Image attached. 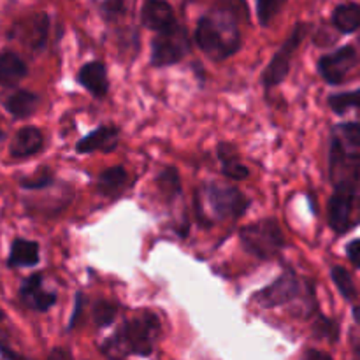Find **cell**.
Segmentation results:
<instances>
[{
  "label": "cell",
  "instance_id": "1",
  "mask_svg": "<svg viewBox=\"0 0 360 360\" xmlns=\"http://www.w3.org/2000/svg\"><path fill=\"white\" fill-rule=\"evenodd\" d=\"M160 333V320L150 311H143L125 323L108 343L102 352L108 357L118 360L127 355H150L153 352L155 340Z\"/></svg>",
  "mask_w": 360,
  "mask_h": 360
},
{
  "label": "cell",
  "instance_id": "2",
  "mask_svg": "<svg viewBox=\"0 0 360 360\" xmlns=\"http://www.w3.org/2000/svg\"><path fill=\"white\" fill-rule=\"evenodd\" d=\"M195 42L207 56L214 60L234 55L241 42L234 14L220 9L200 18L195 28Z\"/></svg>",
  "mask_w": 360,
  "mask_h": 360
},
{
  "label": "cell",
  "instance_id": "3",
  "mask_svg": "<svg viewBox=\"0 0 360 360\" xmlns=\"http://www.w3.org/2000/svg\"><path fill=\"white\" fill-rule=\"evenodd\" d=\"M329 172L336 192L357 193L360 181V150L345 146L343 143L333 137Z\"/></svg>",
  "mask_w": 360,
  "mask_h": 360
},
{
  "label": "cell",
  "instance_id": "4",
  "mask_svg": "<svg viewBox=\"0 0 360 360\" xmlns=\"http://www.w3.org/2000/svg\"><path fill=\"white\" fill-rule=\"evenodd\" d=\"M241 243L252 255L259 259H273L285 246V238L280 224L273 218H266L243 229Z\"/></svg>",
  "mask_w": 360,
  "mask_h": 360
},
{
  "label": "cell",
  "instance_id": "5",
  "mask_svg": "<svg viewBox=\"0 0 360 360\" xmlns=\"http://www.w3.org/2000/svg\"><path fill=\"white\" fill-rule=\"evenodd\" d=\"M190 51V37L181 25L158 32L151 48V63L155 67H165L178 63Z\"/></svg>",
  "mask_w": 360,
  "mask_h": 360
},
{
  "label": "cell",
  "instance_id": "6",
  "mask_svg": "<svg viewBox=\"0 0 360 360\" xmlns=\"http://www.w3.org/2000/svg\"><path fill=\"white\" fill-rule=\"evenodd\" d=\"M207 202L218 218H238L248 207V200L236 186L211 183L206 188Z\"/></svg>",
  "mask_w": 360,
  "mask_h": 360
},
{
  "label": "cell",
  "instance_id": "7",
  "mask_svg": "<svg viewBox=\"0 0 360 360\" xmlns=\"http://www.w3.org/2000/svg\"><path fill=\"white\" fill-rule=\"evenodd\" d=\"M304 27L302 25H297L292 32L290 37L285 41V44L278 49V53L274 55V58L271 60V63L267 65L266 72L262 76V83L266 84L267 88L278 86L285 77L288 76V70H290V62L294 58L295 51H297L299 44L304 39Z\"/></svg>",
  "mask_w": 360,
  "mask_h": 360
},
{
  "label": "cell",
  "instance_id": "8",
  "mask_svg": "<svg viewBox=\"0 0 360 360\" xmlns=\"http://www.w3.org/2000/svg\"><path fill=\"white\" fill-rule=\"evenodd\" d=\"M355 63H357V51L354 46H343L334 53L322 56L319 62V70L327 83L340 84Z\"/></svg>",
  "mask_w": 360,
  "mask_h": 360
},
{
  "label": "cell",
  "instance_id": "9",
  "mask_svg": "<svg viewBox=\"0 0 360 360\" xmlns=\"http://www.w3.org/2000/svg\"><path fill=\"white\" fill-rule=\"evenodd\" d=\"M302 283L294 273H285L274 281L273 285H269L267 288H264L259 294V301L262 302L267 308H274V306H283L292 302L294 299L299 297L301 294Z\"/></svg>",
  "mask_w": 360,
  "mask_h": 360
},
{
  "label": "cell",
  "instance_id": "10",
  "mask_svg": "<svg viewBox=\"0 0 360 360\" xmlns=\"http://www.w3.org/2000/svg\"><path fill=\"white\" fill-rule=\"evenodd\" d=\"M355 202H357V195L348 192H336L329 202V224L333 231L338 234L350 231L354 227V214Z\"/></svg>",
  "mask_w": 360,
  "mask_h": 360
},
{
  "label": "cell",
  "instance_id": "11",
  "mask_svg": "<svg viewBox=\"0 0 360 360\" xmlns=\"http://www.w3.org/2000/svg\"><path fill=\"white\" fill-rule=\"evenodd\" d=\"M20 299L23 304L34 311H48L56 302L55 292H48L42 287V274H32L23 281L20 288Z\"/></svg>",
  "mask_w": 360,
  "mask_h": 360
},
{
  "label": "cell",
  "instance_id": "12",
  "mask_svg": "<svg viewBox=\"0 0 360 360\" xmlns=\"http://www.w3.org/2000/svg\"><path fill=\"white\" fill-rule=\"evenodd\" d=\"M120 139V129L115 125H102L98 127L95 132H91L90 136L83 137L79 143L76 144L77 153H91V151H109L115 150L118 146Z\"/></svg>",
  "mask_w": 360,
  "mask_h": 360
},
{
  "label": "cell",
  "instance_id": "13",
  "mask_svg": "<svg viewBox=\"0 0 360 360\" xmlns=\"http://www.w3.org/2000/svg\"><path fill=\"white\" fill-rule=\"evenodd\" d=\"M141 16H143V23L148 28L157 32L169 30L174 25H178L172 7L167 2H158V0H150V2L144 4Z\"/></svg>",
  "mask_w": 360,
  "mask_h": 360
},
{
  "label": "cell",
  "instance_id": "14",
  "mask_svg": "<svg viewBox=\"0 0 360 360\" xmlns=\"http://www.w3.org/2000/svg\"><path fill=\"white\" fill-rule=\"evenodd\" d=\"M44 146V137L37 127H23L11 141L9 153L14 158H27L39 153Z\"/></svg>",
  "mask_w": 360,
  "mask_h": 360
},
{
  "label": "cell",
  "instance_id": "15",
  "mask_svg": "<svg viewBox=\"0 0 360 360\" xmlns=\"http://www.w3.org/2000/svg\"><path fill=\"white\" fill-rule=\"evenodd\" d=\"M77 79L95 97H104L109 90L108 72H105L104 63L101 62H90L81 67Z\"/></svg>",
  "mask_w": 360,
  "mask_h": 360
},
{
  "label": "cell",
  "instance_id": "16",
  "mask_svg": "<svg viewBox=\"0 0 360 360\" xmlns=\"http://www.w3.org/2000/svg\"><path fill=\"white\" fill-rule=\"evenodd\" d=\"M27 76V63L13 51L0 53V84L14 86Z\"/></svg>",
  "mask_w": 360,
  "mask_h": 360
},
{
  "label": "cell",
  "instance_id": "17",
  "mask_svg": "<svg viewBox=\"0 0 360 360\" xmlns=\"http://www.w3.org/2000/svg\"><path fill=\"white\" fill-rule=\"evenodd\" d=\"M4 108L14 118H28L39 108V97L35 94H32V91L18 90L14 94L7 95L6 101H4Z\"/></svg>",
  "mask_w": 360,
  "mask_h": 360
},
{
  "label": "cell",
  "instance_id": "18",
  "mask_svg": "<svg viewBox=\"0 0 360 360\" xmlns=\"http://www.w3.org/2000/svg\"><path fill=\"white\" fill-rule=\"evenodd\" d=\"M39 262V245L27 239H14L11 255L7 260L9 267H30Z\"/></svg>",
  "mask_w": 360,
  "mask_h": 360
},
{
  "label": "cell",
  "instance_id": "19",
  "mask_svg": "<svg viewBox=\"0 0 360 360\" xmlns=\"http://www.w3.org/2000/svg\"><path fill=\"white\" fill-rule=\"evenodd\" d=\"M127 181H129V176H127V171L123 167L105 169L97 179V190L104 197H116L125 188Z\"/></svg>",
  "mask_w": 360,
  "mask_h": 360
},
{
  "label": "cell",
  "instance_id": "20",
  "mask_svg": "<svg viewBox=\"0 0 360 360\" xmlns=\"http://www.w3.org/2000/svg\"><path fill=\"white\" fill-rule=\"evenodd\" d=\"M333 23L341 34H354L360 28V6L359 4H341L334 9Z\"/></svg>",
  "mask_w": 360,
  "mask_h": 360
},
{
  "label": "cell",
  "instance_id": "21",
  "mask_svg": "<svg viewBox=\"0 0 360 360\" xmlns=\"http://www.w3.org/2000/svg\"><path fill=\"white\" fill-rule=\"evenodd\" d=\"M25 27L27 28H23V39L27 44L32 48H41L48 35V16L44 13L35 14L25 21Z\"/></svg>",
  "mask_w": 360,
  "mask_h": 360
},
{
  "label": "cell",
  "instance_id": "22",
  "mask_svg": "<svg viewBox=\"0 0 360 360\" xmlns=\"http://www.w3.org/2000/svg\"><path fill=\"white\" fill-rule=\"evenodd\" d=\"M220 160L221 167H224V174L227 176V178L239 181V179H245L246 176H248L246 165H243L241 162L238 160L234 150H232L231 146H227V144H221L220 146Z\"/></svg>",
  "mask_w": 360,
  "mask_h": 360
},
{
  "label": "cell",
  "instance_id": "23",
  "mask_svg": "<svg viewBox=\"0 0 360 360\" xmlns=\"http://www.w3.org/2000/svg\"><path fill=\"white\" fill-rule=\"evenodd\" d=\"M329 105L334 112H338V115H347L350 109H355L360 115V90L330 95Z\"/></svg>",
  "mask_w": 360,
  "mask_h": 360
},
{
  "label": "cell",
  "instance_id": "24",
  "mask_svg": "<svg viewBox=\"0 0 360 360\" xmlns=\"http://www.w3.org/2000/svg\"><path fill=\"white\" fill-rule=\"evenodd\" d=\"M330 276H333L334 283H336L338 290L341 292V295H343L347 301L354 302L355 299H357V290H355V283L354 280H352L350 273H348L345 267L341 266H334L333 271H330Z\"/></svg>",
  "mask_w": 360,
  "mask_h": 360
},
{
  "label": "cell",
  "instance_id": "25",
  "mask_svg": "<svg viewBox=\"0 0 360 360\" xmlns=\"http://www.w3.org/2000/svg\"><path fill=\"white\" fill-rule=\"evenodd\" d=\"M333 137L340 141V143H343L345 146L360 150V122H350L343 123V125H338Z\"/></svg>",
  "mask_w": 360,
  "mask_h": 360
},
{
  "label": "cell",
  "instance_id": "26",
  "mask_svg": "<svg viewBox=\"0 0 360 360\" xmlns=\"http://www.w3.org/2000/svg\"><path fill=\"white\" fill-rule=\"evenodd\" d=\"M157 185L160 188V192L164 193L167 199H174V195H178L179 190H181V183H179V176L176 172V169L167 167L160 172V176L157 178Z\"/></svg>",
  "mask_w": 360,
  "mask_h": 360
},
{
  "label": "cell",
  "instance_id": "27",
  "mask_svg": "<svg viewBox=\"0 0 360 360\" xmlns=\"http://www.w3.org/2000/svg\"><path fill=\"white\" fill-rule=\"evenodd\" d=\"M116 313H118L116 304H112V302H109V301H98L97 304H95V309H94V320H95V323H97V327L111 326L112 320H115V316H116Z\"/></svg>",
  "mask_w": 360,
  "mask_h": 360
},
{
  "label": "cell",
  "instance_id": "28",
  "mask_svg": "<svg viewBox=\"0 0 360 360\" xmlns=\"http://www.w3.org/2000/svg\"><path fill=\"white\" fill-rule=\"evenodd\" d=\"M281 7H283V4L274 2V0H264V2L257 4V11H259L260 23H262L264 27H267V25L271 23V20L276 16L278 11H280Z\"/></svg>",
  "mask_w": 360,
  "mask_h": 360
},
{
  "label": "cell",
  "instance_id": "29",
  "mask_svg": "<svg viewBox=\"0 0 360 360\" xmlns=\"http://www.w3.org/2000/svg\"><path fill=\"white\" fill-rule=\"evenodd\" d=\"M51 183H53V176L49 174V172L41 171L37 172V174L30 176V178H25L23 181H21V186L28 190H37V188H46V186H49Z\"/></svg>",
  "mask_w": 360,
  "mask_h": 360
},
{
  "label": "cell",
  "instance_id": "30",
  "mask_svg": "<svg viewBox=\"0 0 360 360\" xmlns=\"http://www.w3.org/2000/svg\"><path fill=\"white\" fill-rule=\"evenodd\" d=\"M315 333L319 334V336L329 338V340L336 341V338H338V326H336V322H333V320L323 319V316H320L319 322L315 323Z\"/></svg>",
  "mask_w": 360,
  "mask_h": 360
},
{
  "label": "cell",
  "instance_id": "31",
  "mask_svg": "<svg viewBox=\"0 0 360 360\" xmlns=\"http://www.w3.org/2000/svg\"><path fill=\"white\" fill-rule=\"evenodd\" d=\"M347 255L350 259V262L360 269V239H355V241H352L347 246Z\"/></svg>",
  "mask_w": 360,
  "mask_h": 360
},
{
  "label": "cell",
  "instance_id": "32",
  "mask_svg": "<svg viewBox=\"0 0 360 360\" xmlns=\"http://www.w3.org/2000/svg\"><path fill=\"white\" fill-rule=\"evenodd\" d=\"M302 360H333L330 355H327L326 352H320V350H308L304 354Z\"/></svg>",
  "mask_w": 360,
  "mask_h": 360
},
{
  "label": "cell",
  "instance_id": "33",
  "mask_svg": "<svg viewBox=\"0 0 360 360\" xmlns=\"http://www.w3.org/2000/svg\"><path fill=\"white\" fill-rule=\"evenodd\" d=\"M46 360H72V357H70V354L67 350L56 348V350H53L51 354L48 355V359H46Z\"/></svg>",
  "mask_w": 360,
  "mask_h": 360
},
{
  "label": "cell",
  "instance_id": "34",
  "mask_svg": "<svg viewBox=\"0 0 360 360\" xmlns=\"http://www.w3.org/2000/svg\"><path fill=\"white\" fill-rule=\"evenodd\" d=\"M354 316H355V323H359L360 327V308H354Z\"/></svg>",
  "mask_w": 360,
  "mask_h": 360
},
{
  "label": "cell",
  "instance_id": "35",
  "mask_svg": "<svg viewBox=\"0 0 360 360\" xmlns=\"http://www.w3.org/2000/svg\"><path fill=\"white\" fill-rule=\"evenodd\" d=\"M2 141H4V132H2V130H0V143H2Z\"/></svg>",
  "mask_w": 360,
  "mask_h": 360
},
{
  "label": "cell",
  "instance_id": "36",
  "mask_svg": "<svg viewBox=\"0 0 360 360\" xmlns=\"http://www.w3.org/2000/svg\"><path fill=\"white\" fill-rule=\"evenodd\" d=\"M4 319V315H2V311H0V320H2Z\"/></svg>",
  "mask_w": 360,
  "mask_h": 360
}]
</instances>
